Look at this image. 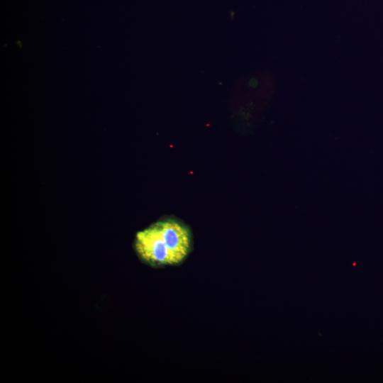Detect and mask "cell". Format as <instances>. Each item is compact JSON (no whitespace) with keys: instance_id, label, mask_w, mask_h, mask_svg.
Returning <instances> with one entry per match:
<instances>
[{"instance_id":"6da1fadb","label":"cell","mask_w":383,"mask_h":383,"mask_svg":"<svg viewBox=\"0 0 383 383\" xmlns=\"http://www.w3.org/2000/svg\"><path fill=\"white\" fill-rule=\"evenodd\" d=\"M191 244L189 229L176 220L167 219L139 231L135 247L145 261L163 265L181 262L189 254Z\"/></svg>"}]
</instances>
